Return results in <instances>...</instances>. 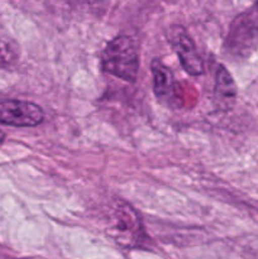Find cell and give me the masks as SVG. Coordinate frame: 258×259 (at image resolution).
Returning a JSON list of instances; mask_svg holds the SVG:
<instances>
[{
  "label": "cell",
  "instance_id": "1",
  "mask_svg": "<svg viewBox=\"0 0 258 259\" xmlns=\"http://www.w3.org/2000/svg\"><path fill=\"white\" fill-rule=\"evenodd\" d=\"M101 67L120 80L134 82L138 77L139 53L133 38L118 35L111 39L101 56Z\"/></svg>",
  "mask_w": 258,
  "mask_h": 259
},
{
  "label": "cell",
  "instance_id": "2",
  "mask_svg": "<svg viewBox=\"0 0 258 259\" xmlns=\"http://www.w3.org/2000/svg\"><path fill=\"white\" fill-rule=\"evenodd\" d=\"M45 119L42 108L22 100H0V123L17 128L37 126Z\"/></svg>",
  "mask_w": 258,
  "mask_h": 259
},
{
  "label": "cell",
  "instance_id": "3",
  "mask_svg": "<svg viewBox=\"0 0 258 259\" xmlns=\"http://www.w3.org/2000/svg\"><path fill=\"white\" fill-rule=\"evenodd\" d=\"M167 38L185 71L192 76L201 75L204 72V62L186 29L181 25H172L167 32Z\"/></svg>",
  "mask_w": 258,
  "mask_h": 259
},
{
  "label": "cell",
  "instance_id": "4",
  "mask_svg": "<svg viewBox=\"0 0 258 259\" xmlns=\"http://www.w3.org/2000/svg\"><path fill=\"white\" fill-rule=\"evenodd\" d=\"M258 42V20L250 14L239 15L228 35V48L237 56H248Z\"/></svg>",
  "mask_w": 258,
  "mask_h": 259
},
{
  "label": "cell",
  "instance_id": "5",
  "mask_svg": "<svg viewBox=\"0 0 258 259\" xmlns=\"http://www.w3.org/2000/svg\"><path fill=\"white\" fill-rule=\"evenodd\" d=\"M113 229L115 230L119 242L128 245L138 244L143 234L136 210L126 204H119L114 211Z\"/></svg>",
  "mask_w": 258,
  "mask_h": 259
},
{
  "label": "cell",
  "instance_id": "6",
  "mask_svg": "<svg viewBox=\"0 0 258 259\" xmlns=\"http://www.w3.org/2000/svg\"><path fill=\"white\" fill-rule=\"evenodd\" d=\"M153 89L157 99L167 106H174L177 101V82L172 71L159 60L152 61Z\"/></svg>",
  "mask_w": 258,
  "mask_h": 259
},
{
  "label": "cell",
  "instance_id": "7",
  "mask_svg": "<svg viewBox=\"0 0 258 259\" xmlns=\"http://www.w3.org/2000/svg\"><path fill=\"white\" fill-rule=\"evenodd\" d=\"M237 101V86L224 66H219L215 75L214 104L220 111L232 110Z\"/></svg>",
  "mask_w": 258,
  "mask_h": 259
},
{
  "label": "cell",
  "instance_id": "8",
  "mask_svg": "<svg viewBox=\"0 0 258 259\" xmlns=\"http://www.w3.org/2000/svg\"><path fill=\"white\" fill-rule=\"evenodd\" d=\"M19 57L17 42L0 28V67L13 65Z\"/></svg>",
  "mask_w": 258,
  "mask_h": 259
},
{
  "label": "cell",
  "instance_id": "9",
  "mask_svg": "<svg viewBox=\"0 0 258 259\" xmlns=\"http://www.w3.org/2000/svg\"><path fill=\"white\" fill-rule=\"evenodd\" d=\"M80 2L83 3V4L89 5V7L94 8V9H100V8L105 7L108 0H80Z\"/></svg>",
  "mask_w": 258,
  "mask_h": 259
},
{
  "label": "cell",
  "instance_id": "10",
  "mask_svg": "<svg viewBox=\"0 0 258 259\" xmlns=\"http://www.w3.org/2000/svg\"><path fill=\"white\" fill-rule=\"evenodd\" d=\"M4 139H5V134L3 132H0V146L4 143Z\"/></svg>",
  "mask_w": 258,
  "mask_h": 259
}]
</instances>
